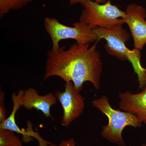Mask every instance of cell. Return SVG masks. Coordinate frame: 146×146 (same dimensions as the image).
I'll return each instance as SVG.
<instances>
[{
    "label": "cell",
    "instance_id": "obj_1",
    "mask_svg": "<svg viewBox=\"0 0 146 146\" xmlns=\"http://www.w3.org/2000/svg\"><path fill=\"white\" fill-rule=\"evenodd\" d=\"M44 80L57 76L65 82H73L80 92L84 84L91 82L95 88H100L103 63L96 44L74 43L66 49L65 46L51 49L47 53Z\"/></svg>",
    "mask_w": 146,
    "mask_h": 146
},
{
    "label": "cell",
    "instance_id": "obj_2",
    "mask_svg": "<svg viewBox=\"0 0 146 146\" xmlns=\"http://www.w3.org/2000/svg\"><path fill=\"white\" fill-rule=\"evenodd\" d=\"M94 30L98 41L104 39L107 42L104 47L108 54L119 60H128L131 63L138 76L139 89H143L146 85L145 68L141 63V50L135 48L131 50L126 45L130 38L128 32L123 27L122 25L106 27H96Z\"/></svg>",
    "mask_w": 146,
    "mask_h": 146
},
{
    "label": "cell",
    "instance_id": "obj_3",
    "mask_svg": "<svg viewBox=\"0 0 146 146\" xmlns=\"http://www.w3.org/2000/svg\"><path fill=\"white\" fill-rule=\"evenodd\" d=\"M92 104L108 119L107 124L102 128V137L118 146H126L122 136L123 131L125 127H141L143 125V123L133 114L121 110L114 109L106 96L94 100Z\"/></svg>",
    "mask_w": 146,
    "mask_h": 146
},
{
    "label": "cell",
    "instance_id": "obj_4",
    "mask_svg": "<svg viewBox=\"0 0 146 146\" xmlns=\"http://www.w3.org/2000/svg\"><path fill=\"white\" fill-rule=\"evenodd\" d=\"M44 27L50 37L53 50L58 48L59 42L65 39H74L77 44H82L98 41L94 29L80 21L74 23L73 27H69L61 23L55 18L46 17L44 19Z\"/></svg>",
    "mask_w": 146,
    "mask_h": 146
},
{
    "label": "cell",
    "instance_id": "obj_5",
    "mask_svg": "<svg viewBox=\"0 0 146 146\" xmlns=\"http://www.w3.org/2000/svg\"><path fill=\"white\" fill-rule=\"evenodd\" d=\"M82 5L83 9L79 21L90 26L93 29L125 23L123 18L125 16V11L112 5L109 0L104 4L88 0Z\"/></svg>",
    "mask_w": 146,
    "mask_h": 146
},
{
    "label": "cell",
    "instance_id": "obj_6",
    "mask_svg": "<svg viewBox=\"0 0 146 146\" xmlns=\"http://www.w3.org/2000/svg\"><path fill=\"white\" fill-rule=\"evenodd\" d=\"M65 83V91H57L54 94L63 109L61 125L68 127L82 114L85 105L83 97L80 92L75 89L73 82Z\"/></svg>",
    "mask_w": 146,
    "mask_h": 146
},
{
    "label": "cell",
    "instance_id": "obj_7",
    "mask_svg": "<svg viewBox=\"0 0 146 146\" xmlns=\"http://www.w3.org/2000/svg\"><path fill=\"white\" fill-rule=\"evenodd\" d=\"M123 20L133 37L134 48L143 49L146 45V11L142 6L131 3L126 7Z\"/></svg>",
    "mask_w": 146,
    "mask_h": 146
},
{
    "label": "cell",
    "instance_id": "obj_8",
    "mask_svg": "<svg viewBox=\"0 0 146 146\" xmlns=\"http://www.w3.org/2000/svg\"><path fill=\"white\" fill-rule=\"evenodd\" d=\"M24 92V90H20L17 94L15 92L11 95L13 103L12 112L4 121L0 123V129H9L21 134L23 136L22 141L25 143H29L34 138L38 141V146H48L51 143L43 139L38 132L33 130L31 123L28 122V127L26 130L21 129L16 123L15 119L16 113L22 106L21 101Z\"/></svg>",
    "mask_w": 146,
    "mask_h": 146
},
{
    "label": "cell",
    "instance_id": "obj_9",
    "mask_svg": "<svg viewBox=\"0 0 146 146\" xmlns=\"http://www.w3.org/2000/svg\"><path fill=\"white\" fill-rule=\"evenodd\" d=\"M137 94L127 91L118 94L119 108L135 115L146 125V85Z\"/></svg>",
    "mask_w": 146,
    "mask_h": 146
},
{
    "label": "cell",
    "instance_id": "obj_10",
    "mask_svg": "<svg viewBox=\"0 0 146 146\" xmlns=\"http://www.w3.org/2000/svg\"><path fill=\"white\" fill-rule=\"evenodd\" d=\"M56 101L57 98L52 93L41 96L36 89L29 88L24 91L21 106L27 110L35 108L41 111L46 118H52L51 108L56 104Z\"/></svg>",
    "mask_w": 146,
    "mask_h": 146
},
{
    "label": "cell",
    "instance_id": "obj_11",
    "mask_svg": "<svg viewBox=\"0 0 146 146\" xmlns=\"http://www.w3.org/2000/svg\"><path fill=\"white\" fill-rule=\"evenodd\" d=\"M33 1V0H0V17L2 18L10 11L21 9Z\"/></svg>",
    "mask_w": 146,
    "mask_h": 146
},
{
    "label": "cell",
    "instance_id": "obj_12",
    "mask_svg": "<svg viewBox=\"0 0 146 146\" xmlns=\"http://www.w3.org/2000/svg\"><path fill=\"white\" fill-rule=\"evenodd\" d=\"M23 142L14 131L0 129V146H23Z\"/></svg>",
    "mask_w": 146,
    "mask_h": 146
},
{
    "label": "cell",
    "instance_id": "obj_13",
    "mask_svg": "<svg viewBox=\"0 0 146 146\" xmlns=\"http://www.w3.org/2000/svg\"><path fill=\"white\" fill-rule=\"evenodd\" d=\"M5 99V94L1 90L0 91V123L2 122L7 118L4 103Z\"/></svg>",
    "mask_w": 146,
    "mask_h": 146
},
{
    "label": "cell",
    "instance_id": "obj_14",
    "mask_svg": "<svg viewBox=\"0 0 146 146\" xmlns=\"http://www.w3.org/2000/svg\"><path fill=\"white\" fill-rule=\"evenodd\" d=\"M48 146H76V143L74 138H71L63 139L58 145L50 143Z\"/></svg>",
    "mask_w": 146,
    "mask_h": 146
},
{
    "label": "cell",
    "instance_id": "obj_15",
    "mask_svg": "<svg viewBox=\"0 0 146 146\" xmlns=\"http://www.w3.org/2000/svg\"><path fill=\"white\" fill-rule=\"evenodd\" d=\"M88 0H70L69 3L70 5H75L77 4L80 3L82 4L84 2ZM108 0H94L96 2L100 4H104L106 3Z\"/></svg>",
    "mask_w": 146,
    "mask_h": 146
},
{
    "label": "cell",
    "instance_id": "obj_16",
    "mask_svg": "<svg viewBox=\"0 0 146 146\" xmlns=\"http://www.w3.org/2000/svg\"><path fill=\"white\" fill-rule=\"evenodd\" d=\"M140 146H146V144H143V145H141Z\"/></svg>",
    "mask_w": 146,
    "mask_h": 146
},
{
    "label": "cell",
    "instance_id": "obj_17",
    "mask_svg": "<svg viewBox=\"0 0 146 146\" xmlns=\"http://www.w3.org/2000/svg\"><path fill=\"white\" fill-rule=\"evenodd\" d=\"M145 73H146V69H145Z\"/></svg>",
    "mask_w": 146,
    "mask_h": 146
}]
</instances>
